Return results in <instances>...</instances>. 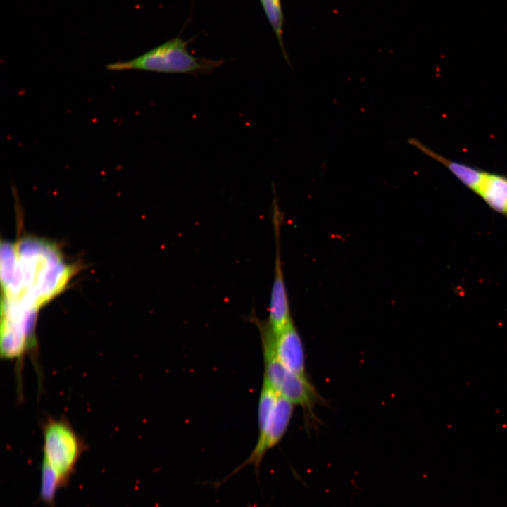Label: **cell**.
<instances>
[{
	"mask_svg": "<svg viewBox=\"0 0 507 507\" xmlns=\"http://www.w3.org/2000/svg\"><path fill=\"white\" fill-rule=\"evenodd\" d=\"M189 42L180 37H174L132 60L108 64L107 69L117 71L140 70L199 76L210 74L223 64V60L194 56L188 49Z\"/></svg>",
	"mask_w": 507,
	"mask_h": 507,
	"instance_id": "1",
	"label": "cell"
},
{
	"mask_svg": "<svg viewBox=\"0 0 507 507\" xmlns=\"http://www.w3.org/2000/svg\"><path fill=\"white\" fill-rule=\"evenodd\" d=\"M42 463L58 475L62 485L68 484L85 450L82 439L65 418H48L42 427Z\"/></svg>",
	"mask_w": 507,
	"mask_h": 507,
	"instance_id": "2",
	"label": "cell"
},
{
	"mask_svg": "<svg viewBox=\"0 0 507 507\" xmlns=\"http://www.w3.org/2000/svg\"><path fill=\"white\" fill-rule=\"evenodd\" d=\"M261 339L264 363L263 381L294 406H300L312 413L314 406L321 400L315 387L308 377L291 372L277 360L270 338Z\"/></svg>",
	"mask_w": 507,
	"mask_h": 507,
	"instance_id": "3",
	"label": "cell"
},
{
	"mask_svg": "<svg viewBox=\"0 0 507 507\" xmlns=\"http://www.w3.org/2000/svg\"><path fill=\"white\" fill-rule=\"evenodd\" d=\"M294 406L289 400L278 394L268 421L265 426L258 429V439L251 453L227 477L220 482H215V486H220L248 465L254 466V473L258 480L261 462L266 453L276 446L284 436L290 423Z\"/></svg>",
	"mask_w": 507,
	"mask_h": 507,
	"instance_id": "4",
	"label": "cell"
},
{
	"mask_svg": "<svg viewBox=\"0 0 507 507\" xmlns=\"http://www.w3.org/2000/svg\"><path fill=\"white\" fill-rule=\"evenodd\" d=\"M272 220L275 239L274 277L270 292L268 318L265 321L274 334L279 333L293 320L291 316L287 291L284 282L280 250V231L282 214L273 199Z\"/></svg>",
	"mask_w": 507,
	"mask_h": 507,
	"instance_id": "5",
	"label": "cell"
},
{
	"mask_svg": "<svg viewBox=\"0 0 507 507\" xmlns=\"http://www.w3.org/2000/svg\"><path fill=\"white\" fill-rule=\"evenodd\" d=\"M273 334V349L277 360L291 372L307 377L305 349L293 320L279 333Z\"/></svg>",
	"mask_w": 507,
	"mask_h": 507,
	"instance_id": "6",
	"label": "cell"
},
{
	"mask_svg": "<svg viewBox=\"0 0 507 507\" xmlns=\"http://www.w3.org/2000/svg\"><path fill=\"white\" fill-rule=\"evenodd\" d=\"M493 210L507 213V177L484 171L475 191Z\"/></svg>",
	"mask_w": 507,
	"mask_h": 507,
	"instance_id": "7",
	"label": "cell"
},
{
	"mask_svg": "<svg viewBox=\"0 0 507 507\" xmlns=\"http://www.w3.org/2000/svg\"><path fill=\"white\" fill-rule=\"evenodd\" d=\"M259 1L275 35L282 56L287 63L292 67L283 40L284 13L281 0H259Z\"/></svg>",
	"mask_w": 507,
	"mask_h": 507,
	"instance_id": "8",
	"label": "cell"
},
{
	"mask_svg": "<svg viewBox=\"0 0 507 507\" xmlns=\"http://www.w3.org/2000/svg\"><path fill=\"white\" fill-rule=\"evenodd\" d=\"M40 479V501L52 507L58 489L63 487L62 483L55 471L44 463L41 465Z\"/></svg>",
	"mask_w": 507,
	"mask_h": 507,
	"instance_id": "9",
	"label": "cell"
},
{
	"mask_svg": "<svg viewBox=\"0 0 507 507\" xmlns=\"http://www.w3.org/2000/svg\"><path fill=\"white\" fill-rule=\"evenodd\" d=\"M506 215H507V213H506Z\"/></svg>",
	"mask_w": 507,
	"mask_h": 507,
	"instance_id": "10",
	"label": "cell"
}]
</instances>
